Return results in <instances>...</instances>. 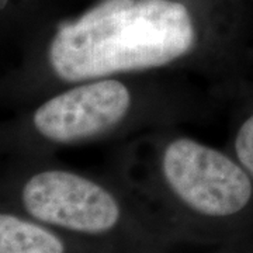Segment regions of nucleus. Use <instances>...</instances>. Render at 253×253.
Here are the masks:
<instances>
[{
  "label": "nucleus",
  "mask_w": 253,
  "mask_h": 253,
  "mask_svg": "<svg viewBox=\"0 0 253 253\" xmlns=\"http://www.w3.org/2000/svg\"><path fill=\"white\" fill-rule=\"evenodd\" d=\"M196 28L174 0H106L58 28L48 59L65 82L165 66L189 54Z\"/></svg>",
  "instance_id": "nucleus-1"
},
{
  "label": "nucleus",
  "mask_w": 253,
  "mask_h": 253,
  "mask_svg": "<svg viewBox=\"0 0 253 253\" xmlns=\"http://www.w3.org/2000/svg\"><path fill=\"white\" fill-rule=\"evenodd\" d=\"M163 176L173 194L204 217H229L252 197V183L241 166L210 146L179 138L163 154Z\"/></svg>",
  "instance_id": "nucleus-2"
},
{
  "label": "nucleus",
  "mask_w": 253,
  "mask_h": 253,
  "mask_svg": "<svg viewBox=\"0 0 253 253\" xmlns=\"http://www.w3.org/2000/svg\"><path fill=\"white\" fill-rule=\"evenodd\" d=\"M23 204L41 222L86 235L110 232L121 218V208L109 190L65 170L34 174L23 189Z\"/></svg>",
  "instance_id": "nucleus-3"
},
{
  "label": "nucleus",
  "mask_w": 253,
  "mask_h": 253,
  "mask_svg": "<svg viewBox=\"0 0 253 253\" xmlns=\"http://www.w3.org/2000/svg\"><path fill=\"white\" fill-rule=\"evenodd\" d=\"M131 106V94L118 81L104 79L81 84L45 101L34 114L41 135L71 144L100 135L117 126Z\"/></svg>",
  "instance_id": "nucleus-4"
},
{
  "label": "nucleus",
  "mask_w": 253,
  "mask_h": 253,
  "mask_svg": "<svg viewBox=\"0 0 253 253\" xmlns=\"http://www.w3.org/2000/svg\"><path fill=\"white\" fill-rule=\"evenodd\" d=\"M0 253H65V245L42 226L0 214Z\"/></svg>",
  "instance_id": "nucleus-5"
},
{
  "label": "nucleus",
  "mask_w": 253,
  "mask_h": 253,
  "mask_svg": "<svg viewBox=\"0 0 253 253\" xmlns=\"http://www.w3.org/2000/svg\"><path fill=\"white\" fill-rule=\"evenodd\" d=\"M238 159L244 168L253 176V116L245 121L235 141Z\"/></svg>",
  "instance_id": "nucleus-6"
}]
</instances>
